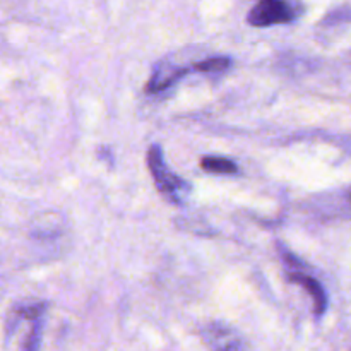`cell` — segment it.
<instances>
[{
    "mask_svg": "<svg viewBox=\"0 0 351 351\" xmlns=\"http://www.w3.org/2000/svg\"><path fill=\"white\" fill-rule=\"evenodd\" d=\"M147 167H149L151 173H153L154 184H156L158 191L161 194L168 195L171 199H178V194L187 189L185 182L178 178L170 168L167 167L163 160V153L158 146H151L147 151Z\"/></svg>",
    "mask_w": 351,
    "mask_h": 351,
    "instance_id": "1",
    "label": "cell"
},
{
    "mask_svg": "<svg viewBox=\"0 0 351 351\" xmlns=\"http://www.w3.org/2000/svg\"><path fill=\"white\" fill-rule=\"evenodd\" d=\"M295 19L290 3L287 0H259L247 16L250 26L267 27L273 24H285Z\"/></svg>",
    "mask_w": 351,
    "mask_h": 351,
    "instance_id": "2",
    "label": "cell"
},
{
    "mask_svg": "<svg viewBox=\"0 0 351 351\" xmlns=\"http://www.w3.org/2000/svg\"><path fill=\"white\" fill-rule=\"evenodd\" d=\"M291 281H295V283L302 285V287L305 288V290L308 291V295L312 297V300H314V308H315V314H324V311L328 308V297H326V291L324 288L319 285L317 280H314V278L311 276H305V274H293V276H290Z\"/></svg>",
    "mask_w": 351,
    "mask_h": 351,
    "instance_id": "3",
    "label": "cell"
},
{
    "mask_svg": "<svg viewBox=\"0 0 351 351\" xmlns=\"http://www.w3.org/2000/svg\"><path fill=\"white\" fill-rule=\"evenodd\" d=\"M189 69H168V65H161L154 71L153 77L149 79V84H147V91L149 93H158L167 89L168 86L173 84L175 81L182 77L184 74H187Z\"/></svg>",
    "mask_w": 351,
    "mask_h": 351,
    "instance_id": "4",
    "label": "cell"
},
{
    "mask_svg": "<svg viewBox=\"0 0 351 351\" xmlns=\"http://www.w3.org/2000/svg\"><path fill=\"white\" fill-rule=\"evenodd\" d=\"M201 168L202 170L209 171V173H219V175H233L239 171V167H237L232 160H225V158H213V156L202 158Z\"/></svg>",
    "mask_w": 351,
    "mask_h": 351,
    "instance_id": "5",
    "label": "cell"
},
{
    "mask_svg": "<svg viewBox=\"0 0 351 351\" xmlns=\"http://www.w3.org/2000/svg\"><path fill=\"white\" fill-rule=\"evenodd\" d=\"M230 58L226 57H213V58H208V60L204 62H199V64H195V71H201V72H221V71H226V69L230 67Z\"/></svg>",
    "mask_w": 351,
    "mask_h": 351,
    "instance_id": "6",
    "label": "cell"
},
{
    "mask_svg": "<svg viewBox=\"0 0 351 351\" xmlns=\"http://www.w3.org/2000/svg\"><path fill=\"white\" fill-rule=\"evenodd\" d=\"M40 331H41V322L40 317L34 319L33 329H31V335L27 338L26 343V351H38V345H40Z\"/></svg>",
    "mask_w": 351,
    "mask_h": 351,
    "instance_id": "7",
    "label": "cell"
},
{
    "mask_svg": "<svg viewBox=\"0 0 351 351\" xmlns=\"http://www.w3.org/2000/svg\"><path fill=\"white\" fill-rule=\"evenodd\" d=\"M350 201H351V194H350Z\"/></svg>",
    "mask_w": 351,
    "mask_h": 351,
    "instance_id": "8",
    "label": "cell"
}]
</instances>
